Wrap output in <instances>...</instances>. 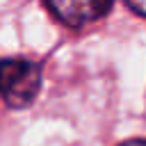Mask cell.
Listing matches in <instances>:
<instances>
[{
  "mask_svg": "<svg viewBox=\"0 0 146 146\" xmlns=\"http://www.w3.org/2000/svg\"><path fill=\"white\" fill-rule=\"evenodd\" d=\"M121 146H146V139H130V141H123Z\"/></svg>",
  "mask_w": 146,
  "mask_h": 146,
  "instance_id": "obj_4",
  "label": "cell"
},
{
  "mask_svg": "<svg viewBox=\"0 0 146 146\" xmlns=\"http://www.w3.org/2000/svg\"><path fill=\"white\" fill-rule=\"evenodd\" d=\"M43 2L68 27H84L103 18L114 5V0H43Z\"/></svg>",
  "mask_w": 146,
  "mask_h": 146,
  "instance_id": "obj_2",
  "label": "cell"
},
{
  "mask_svg": "<svg viewBox=\"0 0 146 146\" xmlns=\"http://www.w3.org/2000/svg\"><path fill=\"white\" fill-rule=\"evenodd\" d=\"M41 89V66L32 59H0V98L14 107H27Z\"/></svg>",
  "mask_w": 146,
  "mask_h": 146,
  "instance_id": "obj_1",
  "label": "cell"
},
{
  "mask_svg": "<svg viewBox=\"0 0 146 146\" xmlns=\"http://www.w3.org/2000/svg\"><path fill=\"white\" fill-rule=\"evenodd\" d=\"M137 14H141V16H146V0H125Z\"/></svg>",
  "mask_w": 146,
  "mask_h": 146,
  "instance_id": "obj_3",
  "label": "cell"
}]
</instances>
